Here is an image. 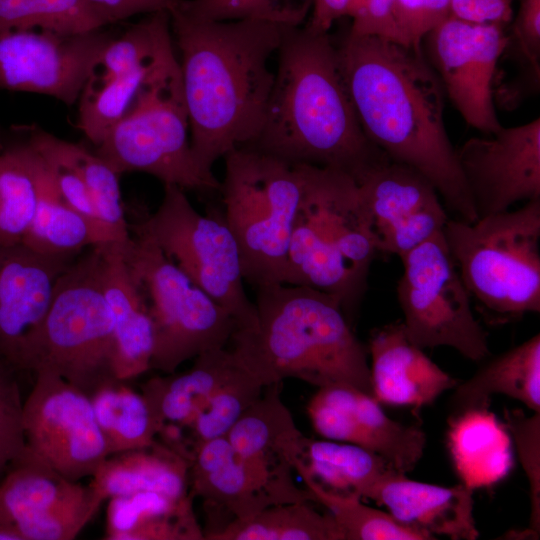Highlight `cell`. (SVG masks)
<instances>
[{"label":"cell","mask_w":540,"mask_h":540,"mask_svg":"<svg viewBox=\"0 0 540 540\" xmlns=\"http://www.w3.org/2000/svg\"><path fill=\"white\" fill-rule=\"evenodd\" d=\"M341 73L369 141L435 187L459 220H478L444 123L445 92L422 46L347 33Z\"/></svg>","instance_id":"obj_1"},{"label":"cell","mask_w":540,"mask_h":540,"mask_svg":"<svg viewBox=\"0 0 540 540\" xmlns=\"http://www.w3.org/2000/svg\"><path fill=\"white\" fill-rule=\"evenodd\" d=\"M170 21L181 54L190 148L199 167L213 173L217 160L258 137L274 83L269 60L289 26L201 19L178 4Z\"/></svg>","instance_id":"obj_2"},{"label":"cell","mask_w":540,"mask_h":540,"mask_svg":"<svg viewBox=\"0 0 540 540\" xmlns=\"http://www.w3.org/2000/svg\"><path fill=\"white\" fill-rule=\"evenodd\" d=\"M265 120L249 148L291 163L339 170L355 181L389 160L366 137L328 33L289 26Z\"/></svg>","instance_id":"obj_3"},{"label":"cell","mask_w":540,"mask_h":540,"mask_svg":"<svg viewBox=\"0 0 540 540\" xmlns=\"http://www.w3.org/2000/svg\"><path fill=\"white\" fill-rule=\"evenodd\" d=\"M256 290V328L235 330L228 344L263 386L294 378L373 396L368 348L336 297L290 284Z\"/></svg>","instance_id":"obj_4"},{"label":"cell","mask_w":540,"mask_h":540,"mask_svg":"<svg viewBox=\"0 0 540 540\" xmlns=\"http://www.w3.org/2000/svg\"><path fill=\"white\" fill-rule=\"evenodd\" d=\"M378 253L356 181L339 170L309 165L284 284L336 297L352 323Z\"/></svg>","instance_id":"obj_5"},{"label":"cell","mask_w":540,"mask_h":540,"mask_svg":"<svg viewBox=\"0 0 540 540\" xmlns=\"http://www.w3.org/2000/svg\"><path fill=\"white\" fill-rule=\"evenodd\" d=\"M443 235L487 322L505 324L540 312V198L473 223L449 218Z\"/></svg>","instance_id":"obj_6"},{"label":"cell","mask_w":540,"mask_h":540,"mask_svg":"<svg viewBox=\"0 0 540 540\" xmlns=\"http://www.w3.org/2000/svg\"><path fill=\"white\" fill-rule=\"evenodd\" d=\"M223 158L222 211L239 248L243 278L255 288L284 284L309 165L249 147Z\"/></svg>","instance_id":"obj_7"},{"label":"cell","mask_w":540,"mask_h":540,"mask_svg":"<svg viewBox=\"0 0 540 540\" xmlns=\"http://www.w3.org/2000/svg\"><path fill=\"white\" fill-rule=\"evenodd\" d=\"M111 311L94 245L59 276L40 331L33 372L49 370L89 397L119 382Z\"/></svg>","instance_id":"obj_8"},{"label":"cell","mask_w":540,"mask_h":540,"mask_svg":"<svg viewBox=\"0 0 540 540\" xmlns=\"http://www.w3.org/2000/svg\"><path fill=\"white\" fill-rule=\"evenodd\" d=\"M264 386L231 348L204 352L184 372L143 385L156 439L189 463L206 442L226 436Z\"/></svg>","instance_id":"obj_9"},{"label":"cell","mask_w":540,"mask_h":540,"mask_svg":"<svg viewBox=\"0 0 540 540\" xmlns=\"http://www.w3.org/2000/svg\"><path fill=\"white\" fill-rule=\"evenodd\" d=\"M124 258L144 294L153 328L150 369L174 373L198 355L226 347L234 318L193 283L144 232L129 227Z\"/></svg>","instance_id":"obj_10"},{"label":"cell","mask_w":540,"mask_h":540,"mask_svg":"<svg viewBox=\"0 0 540 540\" xmlns=\"http://www.w3.org/2000/svg\"><path fill=\"white\" fill-rule=\"evenodd\" d=\"M136 214L128 226L152 238L193 283L229 312L236 330L256 328L255 302L245 292L239 248L223 211L202 215L183 189L168 184L154 213L139 209Z\"/></svg>","instance_id":"obj_11"},{"label":"cell","mask_w":540,"mask_h":540,"mask_svg":"<svg viewBox=\"0 0 540 540\" xmlns=\"http://www.w3.org/2000/svg\"><path fill=\"white\" fill-rule=\"evenodd\" d=\"M188 131L180 72L144 89L94 152L119 176L139 171L184 191H219L220 181L196 163Z\"/></svg>","instance_id":"obj_12"},{"label":"cell","mask_w":540,"mask_h":540,"mask_svg":"<svg viewBox=\"0 0 540 540\" xmlns=\"http://www.w3.org/2000/svg\"><path fill=\"white\" fill-rule=\"evenodd\" d=\"M400 259L397 297L411 342L422 349L451 347L476 362L488 358L487 333L473 313L443 230Z\"/></svg>","instance_id":"obj_13"},{"label":"cell","mask_w":540,"mask_h":540,"mask_svg":"<svg viewBox=\"0 0 540 540\" xmlns=\"http://www.w3.org/2000/svg\"><path fill=\"white\" fill-rule=\"evenodd\" d=\"M169 11L147 14L115 34L93 64L78 99V129L97 146L147 87L181 72Z\"/></svg>","instance_id":"obj_14"},{"label":"cell","mask_w":540,"mask_h":540,"mask_svg":"<svg viewBox=\"0 0 540 540\" xmlns=\"http://www.w3.org/2000/svg\"><path fill=\"white\" fill-rule=\"evenodd\" d=\"M34 373L23 403L26 447L71 481L92 477L109 452L90 397L49 370Z\"/></svg>","instance_id":"obj_15"},{"label":"cell","mask_w":540,"mask_h":540,"mask_svg":"<svg viewBox=\"0 0 540 540\" xmlns=\"http://www.w3.org/2000/svg\"><path fill=\"white\" fill-rule=\"evenodd\" d=\"M508 43L504 25L472 22L451 14L422 41L445 95L465 122L484 134L502 126L493 102V84Z\"/></svg>","instance_id":"obj_16"},{"label":"cell","mask_w":540,"mask_h":540,"mask_svg":"<svg viewBox=\"0 0 540 540\" xmlns=\"http://www.w3.org/2000/svg\"><path fill=\"white\" fill-rule=\"evenodd\" d=\"M115 34L15 30L0 35V88L78 101L89 72Z\"/></svg>","instance_id":"obj_17"},{"label":"cell","mask_w":540,"mask_h":540,"mask_svg":"<svg viewBox=\"0 0 540 540\" xmlns=\"http://www.w3.org/2000/svg\"><path fill=\"white\" fill-rule=\"evenodd\" d=\"M457 161L478 219L540 198V118L471 137Z\"/></svg>","instance_id":"obj_18"},{"label":"cell","mask_w":540,"mask_h":540,"mask_svg":"<svg viewBox=\"0 0 540 540\" xmlns=\"http://www.w3.org/2000/svg\"><path fill=\"white\" fill-rule=\"evenodd\" d=\"M356 183L379 253L400 258L449 219L435 187L410 166L386 160Z\"/></svg>","instance_id":"obj_19"},{"label":"cell","mask_w":540,"mask_h":540,"mask_svg":"<svg viewBox=\"0 0 540 540\" xmlns=\"http://www.w3.org/2000/svg\"><path fill=\"white\" fill-rule=\"evenodd\" d=\"M72 262L0 245V359L16 371L33 372L55 284Z\"/></svg>","instance_id":"obj_20"},{"label":"cell","mask_w":540,"mask_h":540,"mask_svg":"<svg viewBox=\"0 0 540 540\" xmlns=\"http://www.w3.org/2000/svg\"><path fill=\"white\" fill-rule=\"evenodd\" d=\"M190 492L233 519L250 517L273 505L314 501L292 474L277 473L239 455L226 436L204 443L190 461ZM230 520V521H231Z\"/></svg>","instance_id":"obj_21"},{"label":"cell","mask_w":540,"mask_h":540,"mask_svg":"<svg viewBox=\"0 0 540 540\" xmlns=\"http://www.w3.org/2000/svg\"><path fill=\"white\" fill-rule=\"evenodd\" d=\"M367 348L372 393L380 404L420 409L458 384L411 342L403 321L374 329Z\"/></svg>","instance_id":"obj_22"},{"label":"cell","mask_w":540,"mask_h":540,"mask_svg":"<svg viewBox=\"0 0 540 540\" xmlns=\"http://www.w3.org/2000/svg\"><path fill=\"white\" fill-rule=\"evenodd\" d=\"M473 490L462 483L441 486L415 481L394 471L379 484L372 501L383 505L400 524L453 540H475L480 533L474 518Z\"/></svg>","instance_id":"obj_23"},{"label":"cell","mask_w":540,"mask_h":540,"mask_svg":"<svg viewBox=\"0 0 540 540\" xmlns=\"http://www.w3.org/2000/svg\"><path fill=\"white\" fill-rule=\"evenodd\" d=\"M98 248L103 292L114 324L116 374L126 382L150 370L152 322L142 289L124 258L122 242H103Z\"/></svg>","instance_id":"obj_24"},{"label":"cell","mask_w":540,"mask_h":540,"mask_svg":"<svg viewBox=\"0 0 540 540\" xmlns=\"http://www.w3.org/2000/svg\"><path fill=\"white\" fill-rule=\"evenodd\" d=\"M447 446L461 483L473 491L499 483L514 466L510 433L489 407L454 413Z\"/></svg>","instance_id":"obj_25"},{"label":"cell","mask_w":540,"mask_h":540,"mask_svg":"<svg viewBox=\"0 0 540 540\" xmlns=\"http://www.w3.org/2000/svg\"><path fill=\"white\" fill-rule=\"evenodd\" d=\"M293 470L307 489L372 500L379 484L395 470L386 460L363 447L302 436ZM401 473V472H400Z\"/></svg>","instance_id":"obj_26"},{"label":"cell","mask_w":540,"mask_h":540,"mask_svg":"<svg viewBox=\"0 0 540 540\" xmlns=\"http://www.w3.org/2000/svg\"><path fill=\"white\" fill-rule=\"evenodd\" d=\"M189 467L187 460L156 440L108 455L89 485L103 501L143 491L180 499L192 495Z\"/></svg>","instance_id":"obj_27"},{"label":"cell","mask_w":540,"mask_h":540,"mask_svg":"<svg viewBox=\"0 0 540 540\" xmlns=\"http://www.w3.org/2000/svg\"><path fill=\"white\" fill-rule=\"evenodd\" d=\"M282 382L264 386L261 395L226 434L242 457L269 470L292 474L293 460L303 436L281 399Z\"/></svg>","instance_id":"obj_28"},{"label":"cell","mask_w":540,"mask_h":540,"mask_svg":"<svg viewBox=\"0 0 540 540\" xmlns=\"http://www.w3.org/2000/svg\"><path fill=\"white\" fill-rule=\"evenodd\" d=\"M87 489L88 485L65 478L26 447L0 482V532L10 540H22L17 531L22 524Z\"/></svg>","instance_id":"obj_29"},{"label":"cell","mask_w":540,"mask_h":540,"mask_svg":"<svg viewBox=\"0 0 540 540\" xmlns=\"http://www.w3.org/2000/svg\"><path fill=\"white\" fill-rule=\"evenodd\" d=\"M193 495L172 498L152 491L109 499L105 539L203 540Z\"/></svg>","instance_id":"obj_30"},{"label":"cell","mask_w":540,"mask_h":540,"mask_svg":"<svg viewBox=\"0 0 540 540\" xmlns=\"http://www.w3.org/2000/svg\"><path fill=\"white\" fill-rule=\"evenodd\" d=\"M47 176L17 125L0 132V245L21 243Z\"/></svg>","instance_id":"obj_31"},{"label":"cell","mask_w":540,"mask_h":540,"mask_svg":"<svg viewBox=\"0 0 540 540\" xmlns=\"http://www.w3.org/2000/svg\"><path fill=\"white\" fill-rule=\"evenodd\" d=\"M503 394L540 413V335L496 356L470 379L457 384L453 413L489 407L492 395Z\"/></svg>","instance_id":"obj_32"},{"label":"cell","mask_w":540,"mask_h":540,"mask_svg":"<svg viewBox=\"0 0 540 540\" xmlns=\"http://www.w3.org/2000/svg\"><path fill=\"white\" fill-rule=\"evenodd\" d=\"M103 242L107 241L100 231L58 195L47 171L21 243L41 255L72 262L87 248Z\"/></svg>","instance_id":"obj_33"},{"label":"cell","mask_w":540,"mask_h":540,"mask_svg":"<svg viewBox=\"0 0 540 540\" xmlns=\"http://www.w3.org/2000/svg\"><path fill=\"white\" fill-rule=\"evenodd\" d=\"M299 501L273 505L243 519H233L206 534L207 540H345L329 512Z\"/></svg>","instance_id":"obj_34"},{"label":"cell","mask_w":540,"mask_h":540,"mask_svg":"<svg viewBox=\"0 0 540 540\" xmlns=\"http://www.w3.org/2000/svg\"><path fill=\"white\" fill-rule=\"evenodd\" d=\"M110 454L142 448L156 439V423L143 394L119 381L90 396Z\"/></svg>","instance_id":"obj_35"},{"label":"cell","mask_w":540,"mask_h":540,"mask_svg":"<svg viewBox=\"0 0 540 540\" xmlns=\"http://www.w3.org/2000/svg\"><path fill=\"white\" fill-rule=\"evenodd\" d=\"M108 25L84 0H0V35L28 29L77 33Z\"/></svg>","instance_id":"obj_36"},{"label":"cell","mask_w":540,"mask_h":540,"mask_svg":"<svg viewBox=\"0 0 540 540\" xmlns=\"http://www.w3.org/2000/svg\"><path fill=\"white\" fill-rule=\"evenodd\" d=\"M59 146L81 175L111 239L117 242L129 239L128 220L121 201L120 176L100 156L83 145L59 138Z\"/></svg>","instance_id":"obj_37"},{"label":"cell","mask_w":540,"mask_h":540,"mask_svg":"<svg viewBox=\"0 0 540 540\" xmlns=\"http://www.w3.org/2000/svg\"><path fill=\"white\" fill-rule=\"evenodd\" d=\"M326 507L345 540H429L430 536L398 523L389 513L372 508L355 496L308 489Z\"/></svg>","instance_id":"obj_38"},{"label":"cell","mask_w":540,"mask_h":540,"mask_svg":"<svg viewBox=\"0 0 540 540\" xmlns=\"http://www.w3.org/2000/svg\"><path fill=\"white\" fill-rule=\"evenodd\" d=\"M313 0H179L187 14L207 20L253 18L285 26L303 25Z\"/></svg>","instance_id":"obj_39"},{"label":"cell","mask_w":540,"mask_h":540,"mask_svg":"<svg viewBox=\"0 0 540 540\" xmlns=\"http://www.w3.org/2000/svg\"><path fill=\"white\" fill-rule=\"evenodd\" d=\"M505 426L513 439L529 482L530 531H540V413L527 416L521 409H505Z\"/></svg>","instance_id":"obj_40"},{"label":"cell","mask_w":540,"mask_h":540,"mask_svg":"<svg viewBox=\"0 0 540 540\" xmlns=\"http://www.w3.org/2000/svg\"><path fill=\"white\" fill-rule=\"evenodd\" d=\"M17 372L0 359V473L26 448Z\"/></svg>","instance_id":"obj_41"},{"label":"cell","mask_w":540,"mask_h":540,"mask_svg":"<svg viewBox=\"0 0 540 540\" xmlns=\"http://www.w3.org/2000/svg\"><path fill=\"white\" fill-rule=\"evenodd\" d=\"M450 15V0H397L400 43L422 46L426 34Z\"/></svg>","instance_id":"obj_42"},{"label":"cell","mask_w":540,"mask_h":540,"mask_svg":"<svg viewBox=\"0 0 540 540\" xmlns=\"http://www.w3.org/2000/svg\"><path fill=\"white\" fill-rule=\"evenodd\" d=\"M512 39L521 60L539 81L540 75V0H520L514 19Z\"/></svg>","instance_id":"obj_43"},{"label":"cell","mask_w":540,"mask_h":540,"mask_svg":"<svg viewBox=\"0 0 540 540\" xmlns=\"http://www.w3.org/2000/svg\"><path fill=\"white\" fill-rule=\"evenodd\" d=\"M397 0H364L350 17L349 34L377 36L400 43L396 19Z\"/></svg>","instance_id":"obj_44"},{"label":"cell","mask_w":540,"mask_h":540,"mask_svg":"<svg viewBox=\"0 0 540 540\" xmlns=\"http://www.w3.org/2000/svg\"><path fill=\"white\" fill-rule=\"evenodd\" d=\"M515 0H450V14L460 19L506 25Z\"/></svg>","instance_id":"obj_45"},{"label":"cell","mask_w":540,"mask_h":540,"mask_svg":"<svg viewBox=\"0 0 540 540\" xmlns=\"http://www.w3.org/2000/svg\"><path fill=\"white\" fill-rule=\"evenodd\" d=\"M109 25L126 20L139 14H151L158 11H171L179 0H84Z\"/></svg>","instance_id":"obj_46"},{"label":"cell","mask_w":540,"mask_h":540,"mask_svg":"<svg viewBox=\"0 0 540 540\" xmlns=\"http://www.w3.org/2000/svg\"><path fill=\"white\" fill-rule=\"evenodd\" d=\"M349 4L350 0H313L304 24L314 31L328 33L336 20L347 16Z\"/></svg>","instance_id":"obj_47"}]
</instances>
